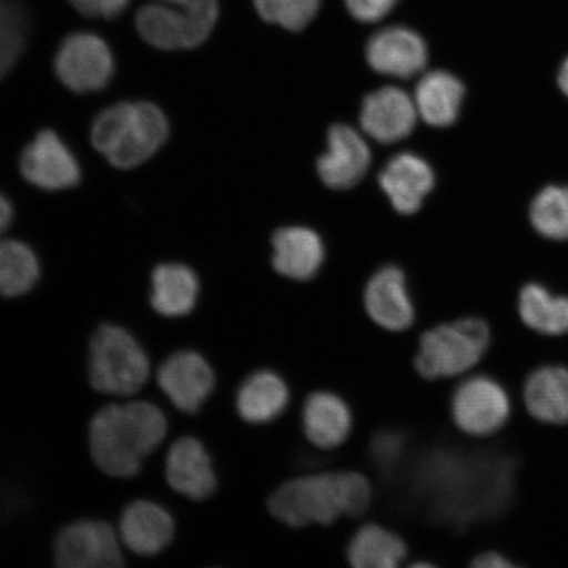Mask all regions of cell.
I'll list each match as a JSON object with an SVG mask.
<instances>
[{"mask_svg":"<svg viewBox=\"0 0 568 568\" xmlns=\"http://www.w3.org/2000/svg\"><path fill=\"white\" fill-rule=\"evenodd\" d=\"M446 509L460 528L496 520L513 508L520 460L508 452L453 454L444 462Z\"/></svg>","mask_w":568,"mask_h":568,"instance_id":"1","label":"cell"},{"mask_svg":"<svg viewBox=\"0 0 568 568\" xmlns=\"http://www.w3.org/2000/svg\"><path fill=\"white\" fill-rule=\"evenodd\" d=\"M373 500L372 483L357 471L302 475L284 481L268 500L270 513L293 528L331 525L341 516L364 515Z\"/></svg>","mask_w":568,"mask_h":568,"instance_id":"2","label":"cell"},{"mask_svg":"<svg viewBox=\"0 0 568 568\" xmlns=\"http://www.w3.org/2000/svg\"><path fill=\"white\" fill-rule=\"evenodd\" d=\"M166 433V416L154 404H111L99 410L90 424L91 456L103 473L130 478L141 470Z\"/></svg>","mask_w":568,"mask_h":568,"instance_id":"3","label":"cell"},{"mask_svg":"<svg viewBox=\"0 0 568 568\" xmlns=\"http://www.w3.org/2000/svg\"><path fill=\"white\" fill-rule=\"evenodd\" d=\"M489 344L491 329L483 318L439 324L418 339L415 371L426 381L454 378L477 366Z\"/></svg>","mask_w":568,"mask_h":568,"instance_id":"4","label":"cell"},{"mask_svg":"<svg viewBox=\"0 0 568 568\" xmlns=\"http://www.w3.org/2000/svg\"><path fill=\"white\" fill-rule=\"evenodd\" d=\"M151 364L130 332L118 325H103L90 343L89 375L99 393L133 395L144 387Z\"/></svg>","mask_w":568,"mask_h":568,"instance_id":"5","label":"cell"},{"mask_svg":"<svg viewBox=\"0 0 568 568\" xmlns=\"http://www.w3.org/2000/svg\"><path fill=\"white\" fill-rule=\"evenodd\" d=\"M53 68L63 87L87 95L109 87L116 65L112 49L102 36L80 31L62 40Z\"/></svg>","mask_w":568,"mask_h":568,"instance_id":"6","label":"cell"},{"mask_svg":"<svg viewBox=\"0 0 568 568\" xmlns=\"http://www.w3.org/2000/svg\"><path fill=\"white\" fill-rule=\"evenodd\" d=\"M510 402L500 383L475 375L462 383L452 397V416L459 430L473 437L495 435L508 422Z\"/></svg>","mask_w":568,"mask_h":568,"instance_id":"7","label":"cell"},{"mask_svg":"<svg viewBox=\"0 0 568 568\" xmlns=\"http://www.w3.org/2000/svg\"><path fill=\"white\" fill-rule=\"evenodd\" d=\"M165 112L149 102L131 103L115 144L105 159L120 170H131L151 160L169 139Z\"/></svg>","mask_w":568,"mask_h":568,"instance_id":"8","label":"cell"},{"mask_svg":"<svg viewBox=\"0 0 568 568\" xmlns=\"http://www.w3.org/2000/svg\"><path fill=\"white\" fill-rule=\"evenodd\" d=\"M19 168L27 182L44 191L74 189L82 180L80 161L52 130L36 134L21 152Z\"/></svg>","mask_w":568,"mask_h":568,"instance_id":"9","label":"cell"},{"mask_svg":"<svg viewBox=\"0 0 568 568\" xmlns=\"http://www.w3.org/2000/svg\"><path fill=\"white\" fill-rule=\"evenodd\" d=\"M55 562L63 568H113L124 565L115 530L103 521L69 525L55 539Z\"/></svg>","mask_w":568,"mask_h":568,"instance_id":"10","label":"cell"},{"mask_svg":"<svg viewBox=\"0 0 568 568\" xmlns=\"http://www.w3.org/2000/svg\"><path fill=\"white\" fill-rule=\"evenodd\" d=\"M159 385L184 414H196L215 388V374L207 361L193 351H181L163 362Z\"/></svg>","mask_w":568,"mask_h":568,"instance_id":"11","label":"cell"},{"mask_svg":"<svg viewBox=\"0 0 568 568\" xmlns=\"http://www.w3.org/2000/svg\"><path fill=\"white\" fill-rule=\"evenodd\" d=\"M367 316L387 332L399 333L414 325L416 312L399 267L386 266L367 282L364 293Z\"/></svg>","mask_w":568,"mask_h":568,"instance_id":"12","label":"cell"},{"mask_svg":"<svg viewBox=\"0 0 568 568\" xmlns=\"http://www.w3.org/2000/svg\"><path fill=\"white\" fill-rule=\"evenodd\" d=\"M372 163L366 141L349 125L337 124L328 133V152L317 161V173L326 186L349 190L358 184Z\"/></svg>","mask_w":568,"mask_h":568,"instance_id":"13","label":"cell"},{"mask_svg":"<svg viewBox=\"0 0 568 568\" xmlns=\"http://www.w3.org/2000/svg\"><path fill=\"white\" fill-rule=\"evenodd\" d=\"M415 101L397 88H383L365 98L361 111V125L368 136L382 144L409 136L416 125Z\"/></svg>","mask_w":568,"mask_h":568,"instance_id":"14","label":"cell"},{"mask_svg":"<svg viewBox=\"0 0 568 568\" xmlns=\"http://www.w3.org/2000/svg\"><path fill=\"white\" fill-rule=\"evenodd\" d=\"M366 57L376 73L414 77L425 68L428 49L422 36L406 27H388L368 41Z\"/></svg>","mask_w":568,"mask_h":568,"instance_id":"15","label":"cell"},{"mask_svg":"<svg viewBox=\"0 0 568 568\" xmlns=\"http://www.w3.org/2000/svg\"><path fill=\"white\" fill-rule=\"evenodd\" d=\"M302 426L312 446L320 450H335L351 436L352 409L339 395L331 390H315L304 402Z\"/></svg>","mask_w":568,"mask_h":568,"instance_id":"16","label":"cell"},{"mask_svg":"<svg viewBox=\"0 0 568 568\" xmlns=\"http://www.w3.org/2000/svg\"><path fill=\"white\" fill-rule=\"evenodd\" d=\"M166 478L178 494L204 500L215 493L216 473L204 445L193 437L178 439L168 454Z\"/></svg>","mask_w":568,"mask_h":568,"instance_id":"17","label":"cell"},{"mask_svg":"<svg viewBox=\"0 0 568 568\" xmlns=\"http://www.w3.org/2000/svg\"><path fill=\"white\" fill-rule=\"evenodd\" d=\"M379 184L397 212L412 215L422 209L425 196L435 186V174L418 155L402 153L382 170Z\"/></svg>","mask_w":568,"mask_h":568,"instance_id":"18","label":"cell"},{"mask_svg":"<svg viewBox=\"0 0 568 568\" xmlns=\"http://www.w3.org/2000/svg\"><path fill=\"white\" fill-rule=\"evenodd\" d=\"M175 524L165 508L139 500L124 509L120 520L122 541L140 556H155L173 541Z\"/></svg>","mask_w":568,"mask_h":568,"instance_id":"19","label":"cell"},{"mask_svg":"<svg viewBox=\"0 0 568 568\" xmlns=\"http://www.w3.org/2000/svg\"><path fill=\"white\" fill-rule=\"evenodd\" d=\"M275 272L293 281H310L324 262V245L317 233L303 226L280 230L273 237Z\"/></svg>","mask_w":568,"mask_h":568,"instance_id":"20","label":"cell"},{"mask_svg":"<svg viewBox=\"0 0 568 568\" xmlns=\"http://www.w3.org/2000/svg\"><path fill=\"white\" fill-rule=\"evenodd\" d=\"M290 399L286 381L278 373L262 368L248 375L240 386L236 408L244 422L264 425L282 416L288 407Z\"/></svg>","mask_w":568,"mask_h":568,"instance_id":"21","label":"cell"},{"mask_svg":"<svg viewBox=\"0 0 568 568\" xmlns=\"http://www.w3.org/2000/svg\"><path fill=\"white\" fill-rule=\"evenodd\" d=\"M529 414L545 424L568 423V368L542 366L530 373L524 387Z\"/></svg>","mask_w":568,"mask_h":568,"instance_id":"22","label":"cell"},{"mask_svg":"<svg viewBox=\"0 0 568 568\" xmlns=\"http://www.w3.org/2000/svg\"><path fill=\"white\" fill-rule=\"evenodd\" d=\"M464 97V83L456 75L443 70L432 71L417 84L416 110L425 123L437 128L449 126L459 116Z\"/></svg>","mask_w":568,"mask_h":568,"instance_id":"23","label":"cell"},{"mask_svg":"<svg viewBox=\"0 0 568 568\" xmlns=\"http://www.w3.org/2000/svg\"><path fill=\"white\" fill-rule=\"evenodd\" d=\"M201 283L183 264H162L152 273V307L165 317H182L195 308Z\"/></svg>","mask_w":568,"mask_h":568,"instance_id":"24","label":"cell"},{"mask_svg":"<svg viewBox=\"0 0 568 568\" xmlns=\"http://www.w3.org/2000/svg\"><path fill=\"white\" fill-rule=\"evenodd\" d=\"M134 21L142 40L160 51L195 48L193 28L186 13L170 9L166 3L141 7Z\"/></svg>","mask_w":568,"mask_h":568,"instance_id":"25","label":"cell"},{"mask_svg":"<svg viewBox=\"0 0 568 568\" xmlns=\"http://www.w3.org/2000/svg\"><path fill=\"white\" fill-rule=\"evenodd\" d=\"M355 568H396L408 556L399 535L379 524H366L355 531L346 550Z\"/></svg>","mask_w":568,"mask_h":568,"instance_id":"26","label":"cell"},{"mask_svg":"<svg viewBox=\"0 0 568 568\" xmlns=\"http://www.w3.org/2000/svg\"><path fill=\"white\" fill-rule=\"evenodd\" d=\"M518 314L525 325L545 336L568 333V297L552 295L541 284L529 283L518 296Z\"/></svg>","mask_w":568,"mask_h":568,"instance_id":"27","label":"cell"},{"mask_svg":"<svg viewBox=\"0 0 568 568\" xmlns=\"http://www.w3.org/2000/svg\"><path fill=\"white\" fill-rule=\"evenodd\" d=\"M41 275L40 261L23 241H0V295L17 297L30 293Z\"/></svg>","mask_w":568,"mask_h":568,"instance_id":"28","label":"cell"},{"mask_svg":"<svg viewBox=\"0 0 568 568\" xmlns=\"http://www.w3.org/2000/svg\"><path fill=\"white\" fill-rule=\"evenodd\" d=\"M31 31V17L19 0H0V81L23 54Z\"/></svg>","mask_w":568,"mask_h":568,"instance_id":"29","label":"cell"},{"mask_svg":"<svg viewBox=\"0 0 568 568\" xmlns=\"http://www.w3.org/2000/svg\"><path fill=\"white\" fill-rule=\"evenodd\" d=\"M535 230L550 240H568V187L548 186L530 205Z\"/></svg>","mask_w":568,"mask_h":568,"instance_id":"30","label":"cell"},{"mask_svg":"<svg viewBox=\"0 0 568 568\" xmlns=\"http://www.w3.org/2000/svg\"><path fill=\"white\" fill-rule=\"evenodd\" d=\"M322 0H253L255 10L267 23L288 31H301L316 17Z\"/></svg>","mask_w":568,"mask_h":568,"instance_id":"31","label":"cell"},{"mask_svg":"<svg viewBox=\"0 0 568 568\" xmlns=\"http://www.w3.org/2000/svg\"><path fill=\"white\" fill-rule=\"evenodd\" d=\"M155 2L174 4L186 13L193 28L195 47L207 41L219 18V0H155Z\"/></svg>","mask_w":568,"mask_h":568,"instance_id":"32","label":"cell"},{"mask_svg":"<svg viewBox=\"0 0 568 568\" xmlns=\"http://www.w3.org/2000/svg\"><path fill=\"white\" fill-rule=\"evenodd\" d=\"M82 17L113 20L122 16L131 0H68Z\"/></svg>","mask_w":568,"mask_h":568,"instance_id":"33","label":"cell"},{"mask_svg":"<svg viewBox=\"0 0 568 568\" xmlns=\"http://www.w3.org/2000/svg\"><path fill=\"white\" fill-rule=\"evenodd\" d=\"M399 0H345L353 18L362 23H376L386 18Z\"/></svg>","mask_w":568,"mask_h":568,"instance_id":"34","label":"cell"},{"mask_svg":"<svg viewBox=\"0 0 568 568\" xmlns=\"http://www.w3.org/2000/svg\"><path fill=\"white\" fill-rule=\"evenodd\" d=\"M473 567L477 568H510L515 567L514 562L503 554L496 551L483 552L480 556L475 557L473 560Z\"/></svg>","mask_w":568,"mask_h":568,"instance_id":"35","label":"cell"},{"mask_svg":"<svg viewBox=\"0 0 568 568\" xmlns=\"http://www.w3.org/2000/svg\"><path fill=\"white\" fill-rule=\"evenodd\" d=\"M13 213H16V211H13L10 199L0 193V234L9 230V226L13 222Z\"/></svg>","mask_w":568,"mask_h":568,"instance_id":"36","label":"cell"},{"mask_svg":"<svg viewBox=\"0 0 568 568\" xmlns=\"http://www.w3.org/2000/svg\"><path fill=\"white\" fill-rule=\"evenodd\" d=\"M558 83L560 90L568 97V57L559 69Z\"/></svg>","mask_w":568,"mask_h":568,"instance_id":"37","label":"cell"}]
</instances>
